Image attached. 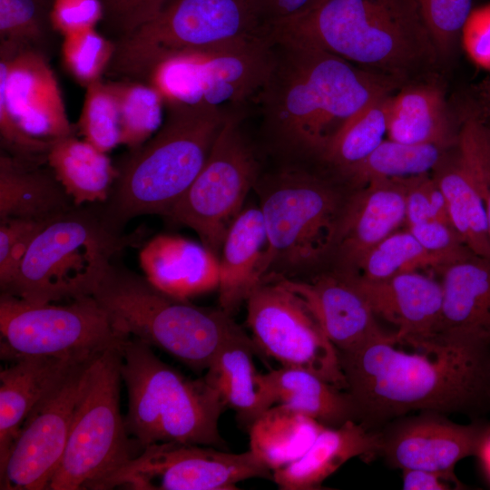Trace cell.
Segmentation results:
<instances>
[{
    "label": "cell",
    "mask_w": 490,
    "mask_h": 490,
    "mask_svg": "<svg viewBox=\"0 0 490 490\" xmlns=\"http://www.w3.org/2000/svg\"><path fill=\"white\" fill-rule=\"evenodd\" d=\"M338 357L358 419L368 427L411 411L473 416L490 409V345H409L384 333Z\"/></svg>",
    "instance_id": "6da1fadb"
},
{
    "label": "cell",
    "mask_w": 490,
    "mask_h": 490,
    "mask_svg": "<svg viewBox=\"0 0 490 490\" xmlns=\"http://www.w3.org/2000/svg\"><path fill=\"white\" fill-rule=\"evenodd\" d=\"M274 43V63L257 102L269 137L293 158L321 156L350 118L387 94L385 83L336 54Z\"/></svg>",
    "instance_id": "7a4b0ae2"
},
{
    "label": "cell",
    "mask_w": 490,
    "mask_h": 490,
    "mask_svg": "<svg viewBox=\"0 0 490 490\" xmlns=\"http://www.w3.org/2000/svg\"><path fill=\"white\" fill-rule=\"evenodd\" d=\"M167 108L161 128L117 168L110 196L101 203L116 230L138 216L166 217L204 166L231 112L206 105Z\"/></svg>",
    "instance_id": "3957f363"
},
{
    "label": "cell",
    "mask_w": 490,
    "mask_h": 490,
    "mask_svg": "<svg viewBox=\"0 0 490 490\" xmlns=\"http://www.w3.org/2000/svg\"><path fill=\"white\" fill-rule=\"evenodd\" d=\"M269 34L274 42L392 72L408 69L435 48L415 0H326L269 24Z\"/></svg>",
    "instance_id": "277c9868"
},
{
    "label": "cell",
    "mask_w": 490,
    "mask_h": 490,
    "mask_svg": "<svg viewBox=\"0 0 490 490\" xmlns=\"http://www.w3.org/2000/svg\"><path fill=\"white\" fill-rule=\"evenodd\" d=\"M90 296L121 334L157 347L197 372L207 370L228 344L250 338L220 307H199L170 296L113 262Z\"/></svg>",
    "instance_id": "5b68a950"
},
{
    "label": "cell",
    "mask_w": 490,
    "mask_h": 490,
    "mask_svg": "<svg viewBox=\"0 0 490 490\" xmlns=\"http://www.w3.org/2000/svg\"><path fill=\"white\" fill-rule=\"evenodd\" d=\"M151 347L131 337L121 347L128 434L142 450L168 442L224 449L219 419L227 407L219 392L204 377H184L156 357Z\"/></svg>",
    "instance_id": "8992f818"
},
{
    "label": "cell",
    "mask_w": 490,
    "mask_h": 490,
    "mask_svg": "<svg viewBox=\"0 0 490 490\" xmlns=\"http://www.w3.org/2000/svg\"><path fill=\"white\" fill-rule=\"evenodd\" d=\"M255 187L269 240L264 278L305 280L332 262L351 194L297 165L260 177Z\"/></svg>",
    "instance_id": "52a82bcc"
},
{
    "label": "cell",
    "mask_w": 490,
    "mask_h": 490,
    "mask_svg": "<svg viewBox=\"0 0 490 490\" xmlns=\"http://www.w3.org/2000/svg\"><path fill=\"white\" fill-rule=\"evenodd\" d=\"M143 232L112 227L101 203L75 206L36 234L1 294L38 304L90 296L113 257L139 244Z\"/></svg>",
    "instance_id": "ba28073f"
},
{
    "label": "cell",
    "mask_w": 490,
    "mask_h": 490,
    "mask_svg": "<svg viewBox=\"0 0 490 490\" xmlns=\"http://www.w3.org/2000/svg\"><path fill=\"white\" fill-rule=\"evenodd\" d=\"M267 34L256 0H172L153 19L115 42L105 75L143 81L168 55L211 51Z\"/></svg>",
    "instance_id": "9c48e42d"
},
{
    "label": "cell",
    "mask_w": 490,
    "mask_h": 490,
    "mask_svg": "<svg viewBox=\"0 0 490 490\" xmlns=\"http://www.w3.org/2000/svg\"><path fill=\"white\" fill-rule=\"evenodd\" d=\"M121 347L90 364L67 444L48 490H98L141 449L129 438L120 411Z\"/></svg>",
    "instance_id": "30bf717a"
},
{
    "label": "cell",
    "mask_w": 490,
    "mask_h": 490,
    "mask_svg": "<svg viewBox=\"0 0 490 490\" xmlns=\"http://www.w3.org/2000/svg\"><path fill=\"white\" fill-rule=\"evenodd\" d=\"M0 333L1 358L11 362L29 357L89 359L129 338L88 295L55 305L1 294Z\"/></svg>",
    "instance_id": "8fae6325"
},
{
    "label": "cell",
    "mask_w": 490,
    "mask_h": 490,
    "mask_svg": "<svg viewBox=\"0 0 490 490\" xmlns=\"http://www.w3.org/2000/svg\"><path fill=\"white\" fill-rule=\"evenodd\" d=\"M242 114L229 113L204 166L166 215L193 230L218 257L230 226L260 178L259 162L240 127Z\"/></svg>",
    "instance_id": "7c38bea8"
},
{
    "label": "cell",
    "mask_w": 490,
    "mask_h": 490,
    "mask_svg": "<svg viewBox=\"0 0 490 490\" xmlns=\"http://www.w3.org/2000/svg\"><path fill=\"white\" fill-rule=\"evenodd\" d=\"M246 305V323L260 353L347 390L337 348L298 294L266 278L250 292Z\"/></svg>",
    "instance_id": "4fadbf2b"
},
{
    "label": "cell",
    "mask_w": 490,
    "mask_h": 490,
    "mask_svg": "<svg viewBox=\"0 0 490 490\" xmlns=\"http://www.w3.org/2000/svg\"><path fill=\"white\" fill-rule=\"evenodd\" d=\"M251 478L272 479L250 449L235 454L223 449L175 442L151 445L106 478L101 489L232 490Z\"/></svg>",
    "instance_id": "5bb4252c"
},
{
    "label": "cell",
    "mask_w": 490,
    "mask_h": 490,
    "mask_svg": "<svg viewBox=\"0 0 490 490\" xmlns=\"http://www.w3.org/2000/svg\"><path fill=\"white\" fill-rule=\"evenodd\" d=\"M95 358L76 366L27 416L0 464V489H47L64 455L86 373Z\"/></svg>",
    "instance_id": "9a60e30c"
},
{
    "label": "cell",
    "mask_w": 490,
    "mask_h": 490,
    "mask_svg": "<svg viewBox=\"0 0 490 490\" xmlns=\"http://www.w3.org/2000/svg\"><path fill=\"white\" fill-rule=\"evenodd\" d=\"M0 114L34 138L54 141L75 135L49 56L0 44Z\"/></svg>",
    "instance_id": "2e32d148"
},
{
    "label": "cell",
    "mask_w": 490,
    "mask_h": 490,
    "mask_svg": "<svg viewBox=\"0 0 490 490\" xmlns=\"http://www.w3.org/2000/svg\"><path fill=\"white\" fill-rule=\"evenodd\" d=\"M379 433L381 454L396 468L454 472L462 459L477 455L488 425H462L443 414L422 412Z\"/></svg>",
    "instance_id": "e0dca14e"
},
{
    "label": "cell",
    "mask_w": 490,
    "mask_h": 490,
    "mask_svg": "<svg viewBox=\"0 0 490 490\" xmlns=\"http://www.w3.org/2000/svg\"><path fill=\"white\" fill-rule=\"evenodd\" d=\"M346 276L364 296L375 316L396 327L394 334L397 341L419 345L439 340L441 282L418 271L381 280Z\"/></svg>",
    "instance_id": "ac0fdd59"
},
{
    "label": "cell",
    "mask_w": 490,
    "mask_h": 490,
    "mask_svg": "<svg viewBox=\"0 0 490 490\" xmlns=\"http://www.w3.org/2000/svg\"><path fill=\"white\" fill-rule=\"evenodd\" d=\"M406 178L373 181L351 193L332 270L354 274L366 254L406 222Z\"/></svg>",
    "instance_id": "d6986e66"
},
{
    "label": "cell",
    "mask_w": 490,
    "mask_h": 490,
    "mask_svg": "<svg viewBox=\"0 0 490 490\" xmlns=\"http://www.w3.org/2000/svg\"><path fill=\"white\" fill-rule=\"evenodd\" d=\"M266 278L278 280L305 301L338 352L353 349L386 333L364 296L346 275L330 270L305 280Z\"/></svg>",
    "instance_id": "ffe728a7"
},
{
    "label": "cell",
    "mask_w": 490,
    "mask_h": 490,
    "mask_svg": "<svg viewBox=\"0 0 490 490\" xmlns=\"http://www.w3.org/2000/svg\"><path fill=\"white\" fill-rule=\"evenodd\" d=\"M275 43L269 34L199 52L202 105L230 111L258 99L270 74Z\"/></svg>",
    "instance_id": "44dd1931"
},
{
    "label": "cell",
    "mask_w": 490,
    "mask_h": 490,
    "mask_svg": "<svg viewBox=\"0 0 490 490\" xmlns=\"http://www.w3.org/2000/svg\"><path fill=\"white\" fill-rule=\"evenodd\" d=\"M440 270L438 339L490 345V258L471 252Z\"/></svg>",
    "instance_id": "7402d4cb"
},
{
    "label": "cell",
    "mask_w": 490,
    "mask_h": 490,
    "mask_svg": "<svg viewBox=\"0 0 490 490\" xmlns=\"http://www.w3.org/2000/svg\"><path fill=\"white\" fill-rule=\"evenodd\" d=\"M143 276L161 291L181 299L218 289L219 257L202 243L159 234L139 252Z\"/></svg>",
    "instance_id": "603a6c76"
},
{
    "label": "cell",
    "mask_w": 490,
    "mask_h": 490,
    "mask_svg": "<svg viewBox=\"0 0 490 490\" xmlns=\"http://www.w3.org/2000/svg\"><path fill=\"white\" fill-rule=\"evenodd\" d=\"M89 359L29 357L16 359L12 366L1 370L0 464L5 460L24 422L35 407L59 387L76 366Z\"/></svg>",
    "instance_id": "cb8c5ba5"
},
{
    "label": "cell",
    "mask_w": 490,
    "mask_h": 490,
    "mask_svg": "<svg viewBox=\"0 0 490 490\" xmlns=\"http://www.w3.org/2000/svg\"><path fill=\"white\" fill-rule=\"evenodd\" d=\"M269 248L260 206L244 208L230 226L219 255V307L233 315L263 279Z\"/></svg>",
    "instance_id": "d4e9b609"
},
{
    "label": "cell",
    "mask_w": 490,
    "mask_h": 490,
    "mask_svg": "<svg viewBox=\"0 0 490 490\" xmlns=\"http://www.w3.org/2000/svg\"><path fill=\"white\" fill-rule=\"evenodd\" d=\"M379 433L358 420L336 427L325 426L309 448L297 460L272 472L280 490H316L341 466L354 457L379 452Z\"/></svg>",
    "instance_id": "484cf974"
},
{
    "label": "cell",
    "mask_w": 490,
    "mask_h": 490,
    "mask_svg": "<svg viewBox=\"0 0 490 490\" xmlns=\"http://www.w3.org/2000/svg\"><path fill=\"white\" fill-rule=\"evenodd\" d=\"M46 162L18 158L1 151L0 220L49 222L75 207Z\"/></svg>",
    "instance_id": "4316f807"
},
{
    "label": "cell",
    "mask_w": 490,
    "mask_h": 490,
    "mask_svg": "<svg viewBox=\"0 0 490 490\" xmlns=\"http://www.w3.org/2000/svg\"><path fill=\"white\" fill-rule=\"evenodd\" d=\"M259 352L252 338L230 343L218 353L204 377L247 428L275 405L253 362V354Z\"/></svg>",
    "instance_id": "83f0119b"
},
{
    "label": "cell",
    "mask_w": 490,
    "mask_h": 490,
    "mask_svg": "<svg viewBox=\"0 0 490 490\" xmlns=\"http://www.w3.org/2000/svg\"><path fill=\"white\" fill-rule=\"evenodd\" d=\"M262 377L275 404L290 407L325 426L358 421L349 393L309 370L281 366L262 374Z\"/></svg>",
    "instance_id": "f1b7e54d"
},
{
    "label": "cell",
    "mask_w": 490,
    "mask_h": 490,
    "mask_svg": "<svg viewBox=\"0 0 490 490\" xmlns=\"http://www.w3.org/2000/svg\"><path fill=\"white\" fill-rule=\"evenodd\" d=\"M46 163L75 206L104 203L118 175L106 152L75 135L53 141Z\"/></svg>",
    "instance_id": "f546056e"
},
{
    "label": "cell",
    "mask_w": 490,
    "mask_h": 490,
    "mask_svg": "<svg viewBox=\"0 0 490 490\" xmlns=\"http://www.w3.org/2000/svg\"><path fill=\"white\" fill-rule=\"evenodd\" d=\"M388 139L409 144L449 146L454 142L442 92L434 86L406 89L386 103Z\"/></svg>",
    "instance_id": "4dcf8cb0"
},
{
    "label": "cell",
    "mask_w": 490,
    "mask_h": 490,
    "mask_svg": "<svg viewBox=\"0 0 490 490\" xmlns=\"http://www.w3.org/2000/svg\"><path fill=\"white\" fill-rule=\"evenodd\" d=\"M434 171L452 225L473 253L490 258L485 205L464 155L456 147V153L449 159L445 155Z\"/></svg>",
    "instance_id": "1f68e13d"
},
{
    "label": "cell",
    "mask_w": 490,
    "mask_h": 490,
    "mask_svg": "<svg viewBox=\"0 0 490 490\" xmlns=\"http://www.w3.org/2000/svg\"><path fill=\"white\" fill-rule=\"evenodd\" d=\"M324 427L302 413L275 404L249 426L250 450L273 472L299 459Z\"/></svg>",
    "instance_id": "d6a6232c"
},
{
    "label": "cell",
    "mask_w": 490,
    "mask_h": 490,
    "mask_svg": "<svg viewBox=\"0 0 490 490\" xmlns=\"http://www.w3.org/2000/svg\"><path fill=\"white\" fill-rule=\"evenodd\" d=\"M447 146L409 144L384 140L366 159L340 172L352 185L426 174L446 154Z\"/></svg>",
    "instance_id": "836d02e7"
},
{
    "label": "cell",
    "mask_w": 490,
    "mask_h": 490,
    "mask_svg": "<svg viewBox=\"0 0 490 490\" xmlns=\"http://www.w3.org/2000/svg\"><path fill=\"white\" fill-rule=\"evenodd\" d=\"M460 258L427 250L408 230H397L368 251L351 275L368 280H381L428 268L440 270Z\"/></svg>",
    "instance_id": "e575fe53"
},
{
    "label": "cell",
    "mask_w": 490,
    "mask_h": 490,
    "mask_svg": "<svg viewBox=\"0 0 490 490\" xmlns=\"http://www.w3.org/2000/svg\"><path fill=\"white\" fill-rule=\"evenodd\" d=\"M115 95L121 144L130 151L145 143L162 125L164 102L151 84L132 79L107 80Z\"/></svg>",
    "instance_id": "d590c367"
},
{
    "label": "cell",
    "mask_w": 490,
    "mask_h": 490,
    "mask_svg": "<svg viewBox=\"0 0 490 490\" xmlns=\"http://www.w3.org/2000/svg\"><path fill=\"white\" fill-rule=\"evenodd\" d=\"M387 97L385 94L376 98L350 118L332 137L320 157L339 172L366 159L387 134Z\"/></svg>",
    "instance_id": "8d00e7d4"
},
{
    "label": "cell",
    "mask_w": 490,
    "mask_h": 490,
    "mask_svg": "<svg viewBox=\"0 0 490 490\" xmlns=\"http://www.w3.org/2000/svg\"><path fill=\"white\" fill-rule=\"evenodd\" d=\"M49 0H0V44L49 56L54 35Z\"/></svg>",
    "instance_id": "74e56055"
},
{
    "label": "cell",
    "mask_w": 490,
    "mask_h": 490,
    "mask_svg": "<svg viewBox=\"0 0 490 490\" xmlns=\"http://www.w3.org/2000/svg\"><path fill=\"white\" fill-rule=\"evenodd\" d=\"M143 82L158 91L167 107L202 105L199 52L162 58L151 68Z\"/></svg>",
    "instance_id": "f35d334b"
},
{
    "label": "cell",
    "mask_w": 490,
    "mask_h": 490,
    "mask_svg": "<svg viewBox=\"0 0 490 490\" xmlns=\"http://www.w3.org/2000/svg\"><path fill=\"white\" fill-rule=\"evenodd\" d=\"M62 64L67 73L82 86L103 80L115 52V42L88 28L63 36Z\"/></svg>",
    "instance_id": "ab89813d"
},
{
    "label": "cell",
    "mask_w": 490,
    "mask_h": 490,
    "mask_svg": "<svg viewBox=\"0 0 490 490\" xmlns=\"http://www.w3.org/2000/svg\"><path fill=\"white\" fill-rule=\"evenodd\" d=\"M76 128L83 140L103 152L121 144L119 108L107 81L101 80L86 87Z\"/></svg>",
    "instance_id": "60d3db41"
},
{
    "label": "cell",
    "mask_w": 490,
    "mask_h": 490,
    "mask_svg": "<svg viewBox=\"0 0 490 490\" xmlns=\"http://www.w3.org/2000/svg\"><path fill=\"white\" fill-rule=\"evenodd\" d=\"M415 1L435 48L448 54L473 10V0Z\"/></svg>",
    "instance_id": "b9f144b4"
},
{
    "label": "cell",
    "mask_w": 490,
    "mask_h": 490,
    "mask_svg": "<svg viewBox=\"0 0 490 490\" xmlns=\"http://www.w3.org/2000/svg\"><path fill=\"white\" fill-rule=\"evenodd\" d=\"M456 147L466 160L482 197L490 240V129L479 119L468 117L457 134Z\"/></svg>",
    "instance_id": "7bdbcfd3"
},
{
    "label": "cell",
    "mask_w": 490,
    "mask_h": 490,
    "mask_svg": "<svg viewBox=\"0 0 490 490\" xmlns=\"http://www.w3.org/2000/svg\"><path fill=\"white\" fill-rule=\"evenodd\" d=\"M172 0H102L104 34L116 42L153 19Z\"/></svg>",
    "instance_id": "ee69618b"
},
{
    "label": "cell",
    "mask_w": 490,
    "mask_h": 490,
    "mask_svg": "<svg viewBox=\"0 0 490 490\" xmlns=\"http://www.w3.org/2000/svg\"><path fill=\"white\" fill-rule=\"evenodd\" d=\"M49 222L27 219L0 220L1 290L13 279L36 234Z\"/></svg>",
    "instance_id": "f6af8a7d"
},
{
    "label": "cell",
    "mask_w": 490,
    "mask_h": 490,
    "mask_svg": "<svg viewBox=\"0 0 490 490\" xmlns=\"http://www.w3.org/2000/svg\"><path fill=\"white\" fill-rule=\"evenodd\" d=\"M406 182L407 225L428 220L451 223L445 195L434 177L426 173L406 178Z\"/></svg>",
    "instance_id": "bcb514c9"
},
{
    "label": "cell",
    "mask_w": 490,
    "mask_h": 490,
    "mask_svg": "<svg viewBox=\"0 0 490 490\" xmlns=\"http://www.w3.org/2000/svg\"><path fill=\"white\" fill-rule=\"evenodd\" d=\"M103 17L102 0H52L50 20L62 36L79 30L95 28Z\"/></svg>",
    "instance_id": "7dc6e473"
},
{
    "label": "cell",
    "mask_w": 490,
    "mask_h": 490,
    "mask_svg": "<svg viewBox=\"0 0 490 490\" xmlns=\"http://www.w3.org/2000/svg\"><path fill=\"white\" fill-rule=\"evenodd\" d=\"M407 230L425 249L432 252L455 257L472 252L450 222L428 220L407 225Z\"/></svg>",
    "instance_id": "c3c4849f"
},
{
    "label": "cell",
    "mask_w": 490,
    "mask_h": 490,
    "mask_svg": "<svg viewBox=\"0 0 490 490\" xmlns=\"http://www.w3.org/2000/svg\"><path fill=\"white\" fill-rule=\"evenodd\" d=\"M460 37L469 59L477 67L490 71V4L473 8Z\"/></svg>",
    "instance_id": "681fc988"
},
{
    "label": "cell",
    "mask_w": 490,
    "mask_h": 490,
    "mask_svg": "<svg viewBox=\"0 0 490 490\" xmlns=\"http://www.w3.org/2000/svg\"><path fill=\"white\" fill-rule=\"evenodd\" d=\"M405 490L463 489L464 485L454 472H436L421 469L402 470Z\"/></svg>",
    "instance_id": "f907efd6"
},
{
    "label": "cell",
    "mask_w": 490,
    "mask_h": 490,
    "mask_svg": "<svg viewBox=\"0 0 490 490\" xmlns=\"http://www.w3.org/2000/svg\"><path fill=\"white\" fill-rule=\"evenodd\" d=\"M312 0H256L267 24L290 18L308 10Z\"/></svg>",
    "instance_id": "816d5d0a"
},
{
    "label": "cell",
    "mask_w": 490,
    "mask_h": 490,
    "mask_svg": "<svg viewBox=\"0 0 490 490\" xmlns=\"http://www.w3.org/2000/svg\"><path fill=\"white\" fill-rule=\"evenodd\" d=\"M476 456L479 457L482 466L490 480V425H488Z\"/></svg>",
    "instance_id": "f5cc1de1"
},
{
    "label": "cell",
    "mask_w": 490,
    "mask_h": 490,
    "mask_svg": "<svg viewBox=\"0 0 490 490\" xmlns=\"http://www.w3.org/2000/svg\"><path fill=\"white\" fill-rule=\"evenodd\" d=\"M481 95L490 110V80L486 81L481 87Z\"/></svg>",
    "instance_id": "db71d44e"
},
{
    "label": "cell",
    "mask_w": 490,
    "mask_h": 490,
    "mask_svg": "<svg viewBox=\"0 0 490 490\" xmlns=\"http://www.w3.org/2000/svg\"><path fill=\"white\" fill-rule=\"evenodd\" d=\"M325 1H326V0H312V1H311V4H310V5H309V7L308 8L307 11L311 10V9L317 7L318 5H319L320 4H322V3L325 2Z\"/></svg>",
    "instance_id": "11a10c76"
},
{
    "label": "cell",
    "mask_w": 490,
    "mask_h": 490,
    "mask_svg": "<svg viewBox=\"0 0 490 490\" xmlns=\"http://www.w3.org/2000/svg\"><path fill=\"white\" fill-rule=\"evenodd\" d=\"M50 2H52V0H49Z\"/></svg>",
    "instance_id": "9f6ffc18"
}]
</instances>
